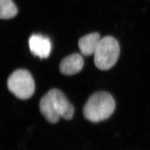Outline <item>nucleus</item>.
<instances>
[{"instance_id": "obj_1", "label": "nucleus", "mask_w": 150, "mask_h": 150, "mask_svg": "<svg viewBox=\"0 0 150 150\" xmlns=\"http://www.w3.org/2000/svg\"><path fill=\"white\" fill-rule=\"evenodd\" d=\"M39 107L43 117L51 123H57L61 117L70 120L74 115V106L59 89L48 91L41 99Z\"/></svg>"}, {"instance_id": "obj_2", "label": "nucleus", "mask_w": 150, "mask_h": 150, "mask_svg": "<svg viewBox=\"0 0 150 150\" xmlns=\"http://www.w3.org/2000/svg\"><path fill=\"white\" fill-rule=\"evenodd\" d=\"M115 101L106 92H98L91 96L83 109L84 117L92 122H98L109 118L115 111Z\"/></svg>"}, {"instance_id": "obj_3", "label": "nucleus", "mask_w": 150, "mask_h": 150, "mask_svg": "<svg viewBox=\"0 0 150 150\" xmlns=\"http://www.w3.org/2000/svg\"><path fill=\"white\" fill-rule=\"evenodd\" d=\"M118 41L111 36L102 38L94 54V62L97 68L107 70L116 64L120 56Z\"/></svg>"}, {"instance_id": "obj_4", "label": "nucleus", "mask_w": 150, "mask_h": 150, "mask_svg": "<svg viewBox=\"0 0 150 150\" xmlns=\"http://www.w3.org/2000/svg\"><path fill=\"white\" fill-rule=\"evenodd\" d=\"M7 87L16 97L26 100L33 95L35 85L28 71L20 69L14 71L8 78Z\"/></svg>"}, {"instance_id": "obj_5", "label": "nucleus", "mask_w": 150, "mask_h": 150, "mask_svg": "<svg viewBox=\"0 0 150 150\" xmlns=\"http://www.w3.org/2000/svg\"><path fill=\"white\" fill-rule=\"evenodd\" d=\"M30 51L33 55L41 59H46L51 51V43L50 38L40 34L32 35L28 40Z\"/></svg>"}, {"instance_id": "obj_6", "label": "nucleus", "mask_w": 150, "mask_h": 150, "mask_svg": "<svg viewBox=\"0 0 150 150\" xmlns=\"http://www.w3.org/2000/svg\"><path fill=\"white\" fill-rule=\"evenodd\" d=\"M84 62L80 54H74L66 57L59 64L60 72L64 75H74L80 72Z\"/></svg>"}, {"instance_id": "obj_7", "label": "nucleus", "mask_w": 150, "mask_h": 150, "mask_svg": "<svg viewBox=\"0 0 150 150\" xmlns=\"http://www.w3.org/2000/svg\"><path fill=\"white\" fill-rule=\"evenodd\" d=\"M98 33H91L81 38L79 41V47L82 54L89 56L94 54L101 40Z\"/></svg>"}, {"instance_id": "obj_8", "label": "nucleus", "mask_w": 150, "mask_h": 150, "mask_svg": "<svg viewBox=\"0 0 150 150\" xmlns=\"http://www.w3.org/2000/svg\"><path fill=\"white\" fill-rule=\"evenodd\" d=\"M18 9L12 0H0V18L11 19L16 16Z\"/></svg>"}]
</instances>
